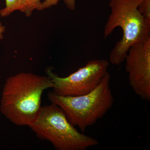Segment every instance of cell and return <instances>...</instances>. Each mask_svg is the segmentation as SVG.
Returning a JSON list of instances; mask_svg holds the SVG:
<instances>
[{
    "label": "cell",
    "instance_id": "cell-1",
    "mask_svg": "<svg viewBox=\"0 0 150 150\" xmlns=\"http://www.w3.org/2000/svg\"><path fill=\"white\" fill-rule=\"evenodd\" d=\"M53 87L48 76L21 72L11 76L4 84L0 111L16 126L29 127L40 111L43 91Z\"/></svg>",
    "mask_w": 150,
    "mask_h": 150
},
{
    "label": "cell",
    "instance_id": "cell-2",
    "mask_svg": "<svg viewBox=\"0 0 150 150\" xmlns=\"http://www.w3.org/2000/svg\"><path fill=\"white\" fill-rule=\"evenodd\" d=\"M141 0H110V13L105 26L106 38L117 27L121 28L123 36L110 53L111 64L119 65L125 61L131 46L150 38V25L145 21L139 9Z\"/></svg>",
    "mask_w": 150,
    "mask_h": 150
},
{
    "label": "cell",
    "instance_id": "cell-3",
    "mask_svg": "<svg viewBox=\"0 0 150 150\" xmlns=\"http://www.w3.org/2000/svg\"><path fill=\"white\" fill-rule=\"evenodd\" d=\"M110 74L108 72L98 86L93 91L83 95L64 96L53 91L48 94L51 103L58 105L68 121L83 133L107 113L113 103L110 87Z\"/></svg>",
    "mask_w": 150,
    "mask_h": 150
},
{
    "label": "cell",
    "instance_id": "cell-4",
    "mask_svg": "<svg viewBox=\"0 0 150 150\" xmlns=\"http://www.w3.org/2000/svg\"><path fill=\"white\" fill-rule=\"evenodd\" d=\"M29 127L38 138L48 141L57 150H86L99 144L96 139L78 131L54 103L41 106Z\"/></svg>",
    "mask_w": 150,
    "mask_h": 150
},
{
    "label": "cell",
    "instance_id": "cell-5",
    "mask_svg": "<svg viewBox=\"0 0 150 150\" xmlns=\"http://www.w3.org/2000/svg\"><path fill=\"white\" fill-rule=\"evenodd\" d=\"M109 62L96 59L87 62L84 67L66 77H60L51 69L46 74L53 83V91L58 95L76 96L83 95L94 90L108 72Z\"/></svg>",
    "mask_w": 150,
    "mask_h": 150
},
{
    "label": "cell",
    "instance_id": "cell-6",
    "mask_svg": "<svg viewBox=\"0 0 150 150\" xmlns=\"http://www.w3.org/2000/svg\"><path fill=\"white\" fill-rule=\"evenodd\" d=\"M125 61L129 84L142 100L150 101V38L131 46Z\"/></svg>",
    "mask_w": 150,
    "mask_h": 150
},
{
    "label": "cell",
    "instance_id": "cell-7",
    "mask_svg": "<svg viewBox=\"0 0 150 150\" xmlns=\"http://www.w3.org/2000/svg\"><path fill=\"white\" fill-rule=\"evenodd\" d=\"M27 0H6V7L0 10V16L6 17L15 11L18 10L23 13Z\"/></svg>",
    "mask_w": 150,
    "mask_h": 150
},
{
    "label": "cell",
    "instance_id": "cell-8",
    "mask_svg": "<svg viewBox=\"0 0 150 150\" xmlns=\"http://www.w3.org/2000/svg\"><path fill=\"white\" fill-rule=\"evenodd\" d=\"M60 0H44L41 4V10L49 8L58 4ZM67 8L74 11L76 8V0H63Z\"/></svg>",
    "mask_w": 150,
    "mask_h": 150
},
{
    "label": "cell",
    "instance_id": "cell-9",
    "mask_svg": "<svg viewBox=\"0 0 150 150\" xmlns=\"http://www.w3.org/2000/svg\"><path fill=\"white\" fill-rule=\"evenodd\" d=\"M41 4L42 2L40 0H27L23 13L26 16H30L33 11H41Z\"/></svg>",
    "mask_w": 150,
    "mask_h": 150
},
{
    "label": "cell",
    "instance_id": "cell-10",
    "mask_svg": "<svg viewBox=\"0 0 150 150\" xmlns=\"http://www.w3.org/2000/svg\"><path fill=\"white\" fill-rule=\"evenodd\" d=\"M139 9L145 21L150 25V0H141Z\"/></svg>",
    "mask_w": 150,
    "mask_h": 150
},
{
    "label": "cell",
    "instance_id": "cell-11",
    "mask_svg": "<svg viewBox=\"0 0 150 150\" xmlns=\"http://www.w3.org/2000/svg\"><path fill=\"white\" fill-rule=\"evenodd\" d=\"M5 27L0 22V40H1L4 38L3 34L5 31Z\"/></svg>",
    "mask_w": 150,
    "mask_h": 150
}]
</instances>
